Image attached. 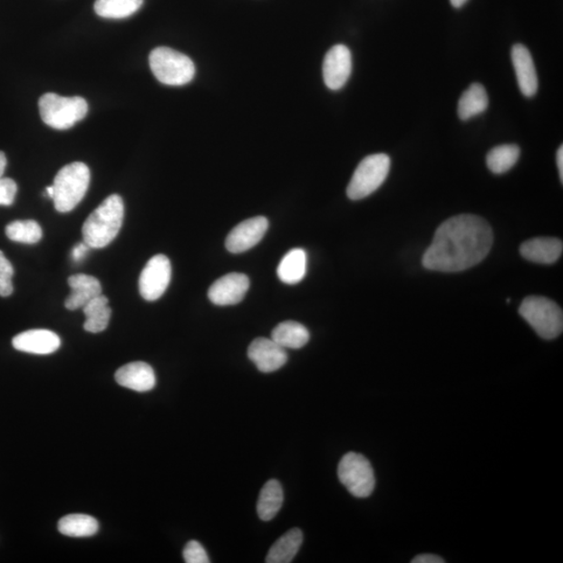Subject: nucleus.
Wrapping results in <instances>:
<instances>
[{
  "mask_svg": "<svg viewBox=\"0 0 563 563\" xmlns=\"http://www.w3.org/2000/svg\"><path fill=\"white\" fill-rule=\"evenodd\" d=\"M13 276L14 268L12 263L6 259L5 254L0 250V296L6 297L13 294Z\"/></svg>",
  "mask_w": 563,
  "mask_h": 563,
  "instance_id": "29",
  "label": "nucleus"
},
{
  "mask_svg": "<svg viewBox=\"0 0 563 563\" xmlns=\"http://www.w3.org/2000/svg\"><path fill=\"white\" fill-rule=\"evenodd\" d=\"M519 155L520 150L516 144L499 145L489 152L486 164L491 172L502 175L518 163Z\"/></svg>",
  "mask_w": 563,
  "mask_h": 563,
  "instance_id": "26",
  "label": "nucleus"
},
{
  "mask_svg": "<svg viewBox=\"0 0 563 563\" xmlns=\"http://www.w3.org/2000/svg\"><path fill=\"white\" fill-rule=\"evenodd\" d=\"M301 529L294 528L277 539L267 556V563H289L296 558L303 544Z\"/></svg>",
  "mask_w": 563,
  "mask_h": 563,
  "instance_id": "19",
  "label": "nucleus"
},
{
  "mask_svg": "<svg viewBox=\"0 0 563 563\" xmlns=\"http://www.w3.org/2000/svg\"><path fill=\"white\" fill-rule=\"evenodd\" d=\"M89 248H90L83 241L82 243H79V245H76L73 249V260L76 263L83 261V259L85 258L87 253L89 252Z\"/></svg>",
  "mask_w": 563,
  "mask_h": 563,
  "instance_id": "32",
  "label": "nucleus"
},
{
  "mask_svg": "<svg viewBox=\"0 0 563 563\" xmlns=\"http://www.w3.org/2000/svg\"><path fill=\"white\" fill-rule=\"evenodd\" d=\"M150 66L157 80L167 86H184L196 75L192 60L169 47L155 48L150 54Z\"/></svg>",
  "mask_w": 563,
  "mask_h": 563,
  "instance_id": "6",
  "label": "nucleus"
},
{
  "mask_svg": "<svg viewBox=\"0 0 563 563\" xmlns=\"http://www.w3.org/2000/svg\"><path fill=\"white\" fill-rule=\"evenodd\" d=\"M352 73V53L345 45L338 44L333 46L326 53L324 65V81L331 90L342 89Z\"/></svg>",
  "mask_w": 563,
  "mask_h": 563,
  "instance_id": "11",
  "label": "nucleus"
},
{
  "mask_svg": "<svg viewBox=\"0 0 563 563\" xmlns=\"http://www.w3.org/2000/svg\"><path fill=\"white\" fill-rule=\"evenodd\" d=\"M511 60L520 92L527 97L537 94L539 79L529 50L521 44L514 45L511 50Z\"/></svg>",
  "mask_w": 563,
  "mask_h": 563,
  "instance_id": "14",
  "label": "nucleus"
},
{
  "mask_svg": "<svg viewBox=\"0 0 563 563\" xmlns=\"http://www.w3.org/2000/svg\"><path fill=\"white\" fill-rule=\"evenodd\" d=\"M339 481L351 495L359 499L370 497L374 490V472L370 461L361 454L350 451L338 465Z\"/></svg>",
  "mask_w": 563,
  "mask_h": 563,
  "instance_id": "8",
  "label": "nucleus"
},
{
  "mask_svg": "<svg viewBox=\"0 0 563 563\" xmlns=\"http://www.w3.org/2000/svg\"><path fill=\"white\" fill-rule=\"evenodd\" d=\"M45 192H46L48 197H50L51 199L53 198L54 191H53V186L47 187Z\"/></svg>",
  "mask_w": 563,
  "mask_h": 563,
  "instance_id": "37",
  "label": "nucleus"
},
{
  "mask_svg": "<svg viewBox=\"0 0 563 563\" xmlns=\"http://www.w3.org/2000/svg\"><path fill=\"white\" fill-rule=\"evenodd\" d=\"M268 220L257 217L240 222L228 235L226 248L228 252L240 254L258 245L267 234Z\"/></svg>",
  "mask_w": 563,
  "mask_h": 563,
  "instance_id": "10",
  "label": "nucleus"
},
{
  "mask_svg": "<svg viewBox=\"0 0 563 563\" xmlns=\"http://www.w3.org/2000/svg\"><path fill=\"white\" fill-rule=\"evenodd\" d=\"M72 295L66 298L65 307L68 310H78L85 307L86 304L97 296L102 295V285L92 276L79 274L68 277Z\"/></svg>",
  "mask_w": 563,
  "mask_h": 563,
  "instance_id": "18",
  "label": "nucleus"
},
{
  "mask_svg": "<svg viewBox=\"0 0 563 563\" xmlns=\"http://www.w3.org/2000/svg\"><path fill=\"white\" fill-rule=\"evenodd\" d=\"M307 271V254L302 248L291 249L277 267V277L285 284L300 283Z\"/></svg>",
  "mask_w": 563,
  "mask_h": 563,
  "instance_id": "22",
  "label": "nucleus"
},
{
  "mask_svg": "<svg viewBox=\"0 0 563 563\" xmlns=\"http://www.w3.org/2000/svg\"><path fill=\"white\" fill-rule=\"evenodd\" d=\"M6 167V158L5 152L0 151V179L3 178Z\"/></svg>",
  "mask_w": 563,
  "mask_h": 563,
  "instance_id": "35",
  "label": "nucleus"
},
{
  "mask_svg": "<svg viewBox=\"0 0 563 563\" xmlns=\"http://www.w3.org/2000/svg\"><path fill=\"white\" fill-rule=\"evenodd\" d=\"M183 558L187 563H209L208 554L203 546L197 540L188 542L183 551Z\"/></svg>",
  "mask_w": 563,
  "mask_h": 563,
  "instance_id": "30",
  "label": "nucleus"
},
{
  "mask_svg": "<svg viewBox=\"0 0 563 563\" xmlns=\"http://www.w3.org/2000/svg\"><path fill=\"white\" fill-rule=\"evenodd\" d=\"M248 356L262 373H274L280 370L288 360L284 347L273 339L257 338L248 346Z\"/></svg>",
  "mask_w": 563,
  "mask_h": 563,
  "instance_id": "12",
  "label": "nucleus"
},
{
  "mask_svg": "<svg viewBox=\"0 0 563 563\" xmlns=\"http://www.w3.org/2000/svg\"><path fill=\"white\" fill-rule=\"evenodd\" d=\"M519 312L541 338L552 340L562 333V310L550 298L528 296L521 303Z\"/></svg>",
  "mask_w": 563,
  "mask_h": 563,
  "instance_id": "5",
  "label": "nucleus"
},
{
  "mask_svg": "<svg viewBox=\"0 0 563 563\" xmlns=\"http://www.w3.org/2000/svg\"><path fill=\"white\" fill-rule=\"evenodd\" d=\"M86 322L83 329L90 333H101L108 328L112 309L109 307L107 296H97L83 308Z\"/></svg>",
  "mask_w": 563,
  "mask_h": 563,
  "instance_id": "23",
  "label": "nucleus"
},
{
  "mask_svg": "<svg viewBox=\"0 0 563 563\" xmlns=\"http://www.w3.org/2000/svg\"><path fill=\"white\" fill-rule=\"evenodd\" d=\"M271 339L284 349L298 350L308 344L310 334L302 324L288 321L276 326Z\"/></svg>",
  "mask_w": 563,
  "mask_h": 563,
  "instance_id": "21",
  "label": "nucleus"
},
{
  "mask_svg": "<svg viewBox=\"0 0 563 563\" xmlns=\"http://www.w3.org/2000/svg\"><path fill=\"white\" fill-rule=\"evenodd\" d=\"M170 280V259L165 255H156L146 263L139 277V291L145 301H157L165 294Z\"/></svg>",
  "mask_w": 563,
  "mask_h": 563,
  "instance_id": "9",
  "label": "nucleus"
},
{
  "mask_svg": "<svg viewBox=\"0 0 563 563\" xmlns=\"http://www.w3.org/2000/svg\"><path fill=\"white\" fill-rule=\"evenodd\" d=\"M391 158L385 154H374L363 160L347 186L346 194L353 200L370 197L385 182L391 170Z\"/></svg>",
  "mask_w": 563,
  "mask_h": 563,
  "instance_id": "7",
  "label": "nucleus"
},
{
  "mask_svg": "<svg viewBox=\"0 0 563 563\" xmlns=\"http://www.w3.org/2000/svg\"><path fill=\"white\" fill-rule=\"evenodd\" d=\"M451 5L454 6V8L459 9L461 8L462 5L468 3V0H450Z\"/></svg>",
  "mask_w": 563,
  "mask_h": 563,
  "instance_id": "36",
  "label": "nucleus"
},
{
  "mask_svg": "<svg viewBox=\"0 0 563 563\" xmlns=\"http://www.w3.org/2000/svg\"><path fill=\"white\" fill-rule=\"evenodd\" d=\"M6 238L12 241L34 245L38 243L42 235V228L34 220H16L5 228Z\"/></svg>",
  "mask_w": 563,
  "mask_h": 563,
  "instance_id": "28",
  "label": "nucleus"
},
{
  "mask_svg": "<svg viewBox=\"0 0 563 563\" xmlns=\"http://www.w3.org/2000/svg\"><path fill=\"white\" fill-rule=\"evenodd\" d=\"M143 0H96L97 15L108 19L128 18L141 8Z\"/></svg>",
  "mask_w": 563,
  "mask_h": 563,
  "instance_id": "27",
  "label": "nucleus"
},
{
  "mask_svg": "<svg viewBox=\"0 0 563 563\" xmlns=\"http://www.w3.org/2000/svg\"><path fill=\"white\" fill-rule=\"evenodd\" d=\"M413 563H443L444 560L440 558V556H436L433 554H422L420 556H416V558L412 561Z\"/></svg>",
  "mask_w": 563,
  "mask_h": 563,
  "instance_id": "33",
  "label": "nucleus"
},
{
  "mask_svg": "<svg viewBox=\"0 0 563 563\" xmlns=\"http://www.w3.org/2000/svg\"><path fill=\"white\" fill-rule=\"evenodd\" d=\"M284 493L282 485L277 480H269L263 486L258 504H257V512L262 520H271L276 518L277 512L280 511L283 505Z\"/></svg>",
  "mask_w": 563,
  "mask_h": 563,
  "instance_id": "24",
  "label": "nucleus"
},
{
  "mask_svg": "<svg viewBox=\"0 0 563 563\" xmlns=\"http://www.w3.org/2000/svg\"><path fill=\"white\" fill-rule=\"evenodd\" d=\"M489 95L481 83H472L458 102V116L461 121L481 114L489 107Z\"/></svg>",
  "mask_w": 563,
  "mask_h": 563,
  "instance_id": "20",
  "label": "nucleus"
},
{
  "mask_svg": "<svg viewBox=\"0 0 563 563\" xmlns=\"http://www.w3.org/2000/svg\"><path fill=\"white\" fill-rule=\"evenodd\" d=\"M90 184V170L86 164H68L53 180V204L55 210L68 213L85 198Z\"/></svg>",
  "mask_w": 563,
  "mask_h": 563,
  "instance_id": "3",
  "label": "nucleus"
},
{
  "mask_svg": "<svg viewBox=\"0 0 563 563\" xmlns=\"http://www.w3.org/2000/svg\"><path fill=\"white\" fill-rule=\"evenodd\" d=\"M58 529L66 537L88 538L99 531V521L87 514H69L60 519Z\"/></svg>",
  "mask_w": 563,
  "mask_h": 563,
  "instance_id": "25",
  "label": "nucleus"
},
{
  "mask_svg": "<svg viewBox=\"0 0 563 563\" xmlns=\"http://www.w3.org/2000/svg\"><path fill=\"white\" fill-rule=\"evenodd\" d=\"M123 217V200L117 194H112L90 214L83 224V242L90 248H106L120 233Z\"/></svg>",
  "mask_w": 563,
  "mask_h": 563,
  "instance_id": "2",
  "label": "nucleus"
},
{
  "mask_svg": "<svg viewBox=\"0 0 563 563\" xmlns=\"http://www.w3.org/2000/svg\"><path fill=\"white\" fill-rule=\"evenodd\" d=\"M12 345L20 352L48 354L58 351L61 339L50 330H30L18 334L13 338Z\"/></svg>",
  "mask_w": 563,
  "mask_h": 563,
  "instance_id": "16",
  "label": "nucleus"
},
{
  "mask_svg": "<svg viewBox=\"0 0 563 563\" xmlns=\"http://www.w3.org/2000/svg\"><path fill=\"white\" fill-rule=\"evenodd\" d=\"M17 194L15 180L9 178L0 179V206H11L14 204Z\"/></svg>",
  "mask_w": 563,
  "mask_h": 563,
  "instance_id": "31",
  "label": "nucleus"
},
{
  "mask_svg": "<svg viewBox=\"0 0 563 563\" xmlns=\"http://www.w3.org/2000/svg\"><path fill=\"white\" fill-rule=\"evenodd\" d=\"M563 243L552 238H539L525 241L520 246L519 253L528 261L539 264H553L561 257Z\"/></svg>",
  "mask_w": 563,
  "mask_h": 563,
  "instance_id": "17",
  "label": "nucleus"
},
{
  "mask_svg": "<svg viewBox=\"0 0 563 563\" xmlns=\"http://www.w3.org/2000/svg\"><path fill=\"white\" fill-rule=\"evenodd\" d=\"M556 161H558L560 180L562 183L563 182V148H562V145L558 150V156H556Z\"/></svg>",
  "mask_w": 563,
  "mask_h": 563,
  "instance_id": "34",
  "label": "nucleus"
},
{
  "mask_svg": "<svg viewBox=\"0 0 563 563\" xmlns=\"http://www.w3.org/2000/svg\"><path fill=\"white\" fill-rule=\"evenodd\" d=\"M493 245L489 222L472 214L456 215L438 227L422 266L442 273H459L481 263Z\"/></svg>",
  "mask_w": 563,
  "mask_h": 563,
  "instance_id": "1",
  "label": "nucleus"
},
{
  "mask_svg": "<svg viewBox=\"0 0 563 563\" xmlns=\"http://www.w3.org/2000/svg\"><path fill=\"white\" fill-rule=\"evenodd\" d=\"M248 288L249 280L246 275L231 273L215 281L208 291V296L214 305H236L243 300Z\"/></svg>",
  "mask_w": 563,
  "mask_h": 563,
  "instance_id": "13",
  "label": "nucleus"
},
{
  "mask_svg": "<svg viewBox=\"0 0 563 563\" xmlns=\"http://www.w3.org/2000/svg\"><path fill=\"white\" fill-rule=\"evenodd\" d=\"M115 380L122 387L138 393L151 391L156 386V374L152 367L141 361L125 364L115 374Z\"/></svg>",
  "mask_w": 563,
  "mask_h": 563,
  "instance_id": "15",
  "label": "nucleus"
},
{
  "mask_svg": "<svg viewBox=\"0 0 563 563\" xmlns=\"http://www.w3.org/2000/svg\"><path fill=\"white\" fill-rule=\"evenodd\" d=\"M88 103L83 97H64L54 93L41 96L39 111L42 121L55 130L73 127L88 113Z\"/></svg>",
  "mask_w": 563,
  "mask_h": 563,
  "instance_id": "4",
  "label": "nucleus"
}]
</instances>
